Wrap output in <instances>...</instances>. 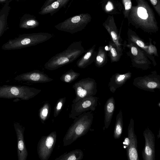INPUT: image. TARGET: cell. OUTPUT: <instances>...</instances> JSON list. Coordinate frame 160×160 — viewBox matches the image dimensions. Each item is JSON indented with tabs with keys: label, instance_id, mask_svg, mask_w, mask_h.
I'll return each mask as SVG.
<instances>
[{
	"label": "cell",
	"instance_id": "cell-1",
	"mask_svg": "<svg viewBox=\"0 0 160 160\" xmlns=\"http://www.w3.org/2000/svg\"><path fill=\"white\" fill-rule=\"evenodd\" d=\"M137 4L132 6L127 19L128 24L148 32L158 29V23L153 9L145 0H135Z\"/></svg>",
	"mask_w": 160,
	"mask_h": 160
},
{
	"label": "cell",
	"instance_id": "cell-2",
	"mask_svg": "<svg viewBox=\"0 0 160 160\" xmlns=\"http://www.w3.org/2000/svg\"><path fill=\"white\" fill-rule=\"evenodd\" d=\"M92 111L83 112L74 119L63 139L64 146L70 145L78 138L85 135L92 123L93 115Z\"/></svg>",
	"mask_w": 160,
	"mask_h": 160
},
{
	"label": "cell",
	"instance_id": "cell-3",
	"mask_svg": "<svg viewBox=\"0 0 160 160\" xmlns=\"http://www.w3.org/2000/svg\"><path fill=\"white\" fill-rule=\"evenodd\" d=\"M85 52L82 42H74L65 50L52 57L44 67L49 70H56L73 62Z\"/></svg>",
	"mask_w": 160,
	"mask_h": 160
},
{
	"label": "cell",
	"instance_id": "cell-4",
	"mask_svg": "<svg viewBox=\"0 0 160 160\" xmlns=\"http://www.w3.org/2000/svg\"><path fill=\"white\" fill-rule=\"evenodd\" d=\"M53 36V35L48 32L24 34L8 40L2 46L1 48L7 50L21 49L42 43Z\"/></svg>",
	"mask_w": 160,
	"mask_h": 160
},
{
	"label": "cell",
	"instance_id": "cell-5",
	"mask_svg": "<svg viewBox=\"0 0 160 160\" xmlns=\"http://www.w3.org/2000/svg\"><path fill=\"white\" fill-rule=\"evenodd\" d=\"M41 91V89L26 86L3 85L0 86V98L27 100L34 98Z\"/></svg>",
	"mask_w": 160,
	"mask_h": 160
},
{
	"label": "cell",
	"instance_id": "cell-6",
	"mask_svg": "<svg viewBox=\"0 0 160 160\" xmlns=\"http://www.w3.org/2000/svg\"><path fill=\"white\" fill-rule=\"evenodd\" d=\"M88 13H82L70 17L54 26L58 30L74 34L84 29L91 21Z\"/></svg>",
	"mask_w": 160,
	"mask_h": 160
},
{
	"label": "cell",
	"instance_id": "cell-7",
	"mask_svg": "<svg viewBox=\"0 0 160 160\" xmlns=\"http://www.w3.org/2000/svg\"><path fill=\"white\" fill-rule=\"evenodd\" d=\"M72 88L76 94L75 98L72 100V103L84 97L94 96L97 91L95 80L89 78L82 79L75 82L72 85Z\"/></svg>",
	"mask_w": 160,
	"mask_h": 160
},
{
	"label": "cell",
	"instance_id": "cell-8",
	"mask_svg": "<svg viewBox=\"0 0 160 160\" xmlns=\"http://www.w3.org/2000/svg\"><path fill=\"white\" fill-rule=\"evenodd\" d=\"M98 98L94 96L82 98L71 105V109L69 117L72 119L83 112L94 111L98 105Z\"/></svg>",
	"mask_w": 160,
	"mask_h": 160
},
{
	"label": "cell",
	"instance_id": "cell-9",
	"mask_svg": "<svg viewBox=\"0 0 160 160\" xmlns=\"http://www.w3.org/2000/svg\"><path fill=\"white\" fill-rule=\"evenodd\" d=\"M57 132L53 131L47 136H42L37 145V152L41 160H48L54 148L57 140Z\"/></svg>",
	"mask_w": 160,
	"mask_h": 160
},
{
	"label": "cell",
	"instance_id": "cell-10",
	"mask_svg": "<svg viewBox=\"0 0 160 160\" xmlns=\"http://www.w3.org/2000/svg\"><path fill=\"white\" fill-rule=\"evenodd\" d=\"M129 144L127 148V155L129 160H139L137 138L134 131V121L131 118L128 128Z\"/></svg>",
	"mask_w": 160,
	"mask_h": 160
},
{
	"label": "cell",
	"instance_id": "cell-11",
	"mask_svg": "<svg viewBox=\"0 0 160 160\" xmlns=\"http://www.w3.org/2000/svg\"><path fill=\"white\" fill-rule=\"evenodd\" d=\"M145 144L142 152L143 160L155 159V137L152 132L147 127L143 132Z\"/></svg>",
	"mask_w": 160,
	"mask_h": 160
},
{
	"label": "cell",
	"instance_id": "cell-12",
	"mask_svg": "<svg viewBox=\"0 0 160 160\" xmlns=\"http://www.w3.org/2000/svg\"><path fill=\"white\" fill-rule=\"evenodd\" d=\"M14 79L18 82L32 83H42L52 81L53 79L38 70L23 73L16 76Z\"/></svg>",
	"mask_w": 160,
	"mask_h": 160
},
{
	"label": "cell",
	"instance_id": "cell-13",
	"mask_svg": "<svg viewBox=\"0 0 160 160\" xmlns=\"http://www.w3.org/2000/svg\"><path fill=\"white\" fill-rule=\"evenodd\" d=\"M102 25L109 33L112 43L122 53L120 31L119 32L116 24L113 15H108Z\"/></svg>",
	"mask_w": 160,
	"mask_h": 160
},
{
	"label": "cell",
	"instance_id": "cell-14",
	"mask_svg": "<svg viewBox=\"0 0 160 160\" xmlns=\"http://www.w3.org/2000/svg\"><path fill=\"white\" fill-rule=\"evenodd\" d=\"M13 125L17 138V151L18 160H26L28 152L24 139L25 127L19 123L14 122Z\"/></svg>",
	"mask_w": 160,
	"mask_h": 160
},
{
	"label": "cell",
	"instance_id": "cell-15",
	"mask_svg": "<svg viewBox=\"0 0 160 160\" xmlns=\"http://www.w3.org/2000/svg\"><path fill=\"white\" fill-rule=\"evenodd\" d=\"M100 3L102 11L109 15H113L123 12V7L119 0H101Z\"/></svg>",
	"mask_w": 160,
	"mask_h": 160
},
{
	"label": "cell",
	"instance_id": "cell-16",
	"mask_svg": "<svg viewBox=\"0 0 160 160\" xmlns=\"http://www.w3.org/2000/svg\"><path fill=\"white\" fill-rule=\"evenodd\" d=\"M143 77L139 79L140 82L134 83V84L138 88L145 90L154 92V89L160 88V84L158 82L157 79L151 78L152 76Z\"/></svg>",
	"mask_w": 160,
	"mask_h": 160
},
{
	"label": "cell",
	"instance_id": "cell-17",
	"mask_svg": "<svg viewBox=\"0 0 160 160\" xmlns=\"http://www.w3.org/2000/svg\"><path fill=\"white\" fill-rule=\"evenodd\" d=\"M96 47L95 44L93 45L86 51L84 54L78 60L76 63L78 68H85L94 61L97 53L95 51Z\"/></svg>",
	"mask_w": 160,
	"mask_h": 160
},
{
	"label": "cell",
	"instance_id": "cell-18",
	"mask_svg": "<svg viewBox=\"0 0 160 160\" xmlns=\"http://www.w3.org/2000/svg\"><path fill=\"white\" fill-rule=\"evenodd\" d=\"M131 73L128 72L124 74L116 73L110 79L109 86L110 91L114 93L118 88L122 86L126 81L130 78Z\"/></svg>",
	"mask_w": 160,
	"mask_h": 160
},
{
	"label": "cell",
	"instance_id": "cell-19",
	"mask_svg": "<svg viewBox=\"0 0 160 160\" xmlns=\"http://www.w3.org/2000/svg\"><path fill=\"white\" fill-rule=\"evenodd\" d=\"M115 109V100L113 97L109 98L104 106V127L107 129L109 126Z\"/></svg>",
	"mask_w": 160,
	"mask_h": 160
},
{
	"label": "cell",
	"instance_id": "cell-20",
	"mask_svg": "<svg viewBox=\"0 0 160 160\" xmlns=\"http://www.w3.org/2000/svg\"><path fill=\"white\" fill-rule=\"evenodd\" d=\"M70 0H56L47 6L42 8L39 13L42 15L50 14L52 15L65 6Z\"/></svg>",
	"mask_w": 160,
	"mask_h": 160
},
{
	"label": "cell",
	"instance_id": "cell-21",
	"mask_svg": "<svg viewBox=\"0 0 160 160\" xmlns=\"http://www.w3.org/2000/svg\"><path fill=\"white\" fill-rule=\"evenodd\" d=\"M82 151L80 149L72 150L65 153L56 158L55 160H81L83 157Z\"/></svg>",
	"mask_w": 160,
	"mask_h": 160
},
{
	"label": "cell",
	"instance_id": "cell-22",
	"mask_svg": "<svg viewBox=\"0 0 160 160\" xmlns=\"http://www.w3.org/2000/svg\"><path fill=\"white\" fill-rule=\"evenodd\" d=\"M128 36L130 42L140 47L148 54V46L146 45L142 40L138 36L135 32L128 28Z\"/></svg>",
	"mask_w": 160,
	"mask_h": 160
},
{
	"label": "cell",
	"instance_id": "cell-23",
	"mask_svg": "<svg viewBox=\"0 0 160 160\" xmlns=\"http://www.w3.org/2000/svg\"><path fill=\"white\" fill-rule=\"evenodd\" d=\"M9 7L6 3L0 11V37L8 29L7 18Z\"/></svg>",
	"mask_w": 160,
	"mask_h": 160
},
{
	"label": "cell",
	"instance_id": "cell-24",
	"mask_svg": "<svg viewBox=\"0 0 160 160\" xmlns=\"http://www.w3.org/2000/svg\"><path fill=\"white\" fill-rule=\"evenodd\" d=\"M123 128V120L122 112L120 110L116 117V121L115 125L113 137L115 139H119L121 137Z\"/></svg>",
	"mask_w": 160,
	"mask_h": 160
},
{
	"label": "cell",
	"instance_id": "cell-25",
	"mask_svg": "<svg viewBox=\"0 0 160 160\" xmlns=\"http://www.w3.org/2000/svg\"><path fill=\"white\" fill-rule=\"evenodd\" d=\"M105 49L108 52L112 62L118 61L122 53L113 43L111 42H110L108 46H107L105 47Z\"/></svg>",
	"mask_w": 160,
	"mask_h": 160
},
{
	"label": "cell",
	"instance_id": "cell-26",
	"mask_svg": "<svg viewBox=\"0 0 160 160\" xmlns=\"http://www.w3.org/2000/svg\"><path fill=\"white\" fill-rule=\"evenodd\" d=\"M106 51L102 47L99 48L94 60L95 65L97 67H102L107 63L108 59Z\"/></svg>",
	"mask_w": 160,
	"mask_h": 160
},
{
	"label": "cell",
	"instance_id": "cell-27",
	"mask_svg": "<svg viewBox=\"0 0 160 160\" xmlns=\"http://www.w3.org/2000/svg\"><path fill=\"white\" fill-rule=\"evenodd\" d=\"M80 74L71 69L63 74L61 76L60 80L64 82L69 83L77 79Z\"/></svg>",
	"mask_w": 160,
	"mask_h": 160
},
{
	"label": "cell",
	"instance_id": "cell-28",
	"mask_svg": "<svg viewBox=\"0 0 160 160\" xmlns=\"http://www.w3.org/2000/svg\"><path fill=\"white\" fill-rule=\"evenodd\" d=\"M51 111L50 105L48 102H45L40 108L39 116L41 122L44 123L49 118Z\"/></svg>",
	"mask_w": 160,
	"mask_h": 160
},
{
	"label": "cell",
	"instance_id": "cell-29",
	"mask_svg": "<svg viewBox=\"0 0 160 160\" xmlns=\"http://www.w3.org/2000/svg\"><path fill=\"white\" fill-rule=\"evenodd\" d=\"M39 22L34 17L27 18L20 24V27L22 28L31 29L38 27Z\"/></svg>",
	"mask_w": 160,
	"mask_h": 160
},
{
	"label": "cell",
	"instance_id": "cell-30",
	"mask_svg": "<svg viewBox=\"0 0 160 160\" xmlns=\"http://www.w3.org/2000/svg\"><path fill=\"white\" fill-rule=\"evenodd\" d=\"M66 97H63L59 99L54 107L53 112V116L54 118L56 117L59 114L66 101Z\"/></svg>",
	"mask_w": 160,
	"mask_h": 160
},
{
	"label": "cell",
	"instance_id": "cell-31",
	"mask_svg": "<svg viewBox=\"0 0 160 160\" xmlns=\"http://www.w3.org/2000/svg\"><path fill=\"white\" fill-rule=\"evenodd\" d=\"M122 1L123 9L122 13L124 18H127L129 13L132 6V0H122Z\"/></svg>",
	"mask_w": 160,
	"mask_h": 160
},
{
	"label": "cell",
	"instance_id": "cell-32",
	"mask_svg": "<svg viewBox=\"0 0 160 160\" xmlns=\"http://www.w3.org/2000/svg\"><path fill=\"white\" fill-rule=\"evenodd\" d=\"M153 6L154 10L160 16V0H148Z\"/></svg>",
	"mask_w": 160,
	"mask_h": 160
},
{
	"label": "cell",
	"instance_id": "cell-33",
	"mask_svg": "<svg viewBox=\"0 0 160 160\" xmlns=\"http://www.w3.org/2000/svg\"><path fill=\"white\" fill-rule=\"evenodd\" d=\"M148 55H151L152 54L155 55V54H157V49L155 47L152 45L151 43L148 46Z\"/></svg>",
	"mask_w": 160,
	"mask_h": 160
},
{
	"label": "cell",
	"instance_id": "cell-34",
	"mask_svg": "<svg viewBox=\"0 0 160 160\" xmlns=\"http://www.w3.org/2000/svg\"><path fill=\"white\" fill-rule=\"evenodd\" d=\"M56 0H47L46 2L45 3L44 5H43V6L42 7V8H44L49 4H50L53 2L55 1Z\"/></svg>",
	"mask_w": 160,
	"mask_h": 160
},
{
	"label": "cell",
	"instance_id": "cell-35",
	"mask_svg": "<svg viewBox=\"0 0 160 160\" xmlns=\"http://www.w3.org/2000/svg\"><path fill=\"white\" fill-rule=\"evenodd\" d=\"M158 135H157V136H158V138L160 137V130H159V132H158Z\"/></svg>",
	"mask_w": 160,
	"mask_h": 160
},
{
	"label": "cell",
	"instance_id": "cell-36",
	"mask_svg": "<svg viewBox=\"0 0 160 160\" xmlns=\"http://www.w3.org/2000/svg\"><path fill=\"white\" fill-rule=\"evenodd\" d=\"M160 102H159V103H158V105L159 106V107H160Z\"/></svg>",
	"mask_w": 160,
	"mask_h": 160
},
{
	"label": "cell",
	"instance_id": "cell-37",
	"mask_svg": "<svg viewBox=\"0 0 160 160\" xmlns=\"http://www.w3.org/2000/svg\"><path fill=\"white\" fill-rule=\"evenodd\" d=\"M88 0V1H89V0Z\"/></svg>",
	"mask_w": 160,
	"mask_h": 160
}]
</instances>
